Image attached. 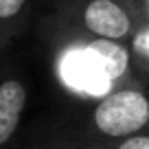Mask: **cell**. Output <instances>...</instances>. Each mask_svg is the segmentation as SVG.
<instances>
[{
    "label": "cell",
    "mask_w": 149,
    "mask_h": 149,
    "mask_svg": "<svg viewBox=\"0 0 149 149\" xmlns=\"http://www.w3.org/2000/svg\"><path fill=\"white\" fill-rule=\"evenodd\" d=\"M26 86L20 77L0 79V149H9L26 110Z\"/></svg>",
    "instance_id": "277c9868"
},
{
    "label": "cell",
    "mask_w": 149,
    "mask_h": 149,
    "mask_svg": "<svg viewBox=\"0 0 149 149\" xmlns=\"http://www.w3.org/2000/svg\"><path fill=\"white\" fill-rule=\"evenodd\" d=\"M59 15L66 26L97 40L130 44L136 33L130 0H64Z\"/></svg>",
    "instance_id": "3957f363"
},
{
    "label": "cell",
    "mask_w": 149,
    "mask_h": 149,
    "mask_svg": "<svg viewBox=\"0 0 149 149\" xmlns=\"http://www.w3.org/2000/svg\"><path fill=\"white\" fill-rule=\"evenodd\" d=\"M149 125V97L143 88L130 84L118 86L94 101L84 118L77 138L79 149H88L92 140L116 143L132 134H138Z\"/></svg>",
    "instance_id": "6da1fadb"
},
{
    "label": "cell",
    "mask_w": 149,
    "mask_h": 149,
    "mask_svg": "<svg viewBox=\"0 0 149 149\" xmlns=\"http://www.w3.org/2000/svg\"><path fill=\"white\" fill-rule=\"evenodd\" d=\"M53 64H55L59 84L72 97L97 101L110 90H114L107 81L103 64L99 61L97 53L90 44V37L74 29H70L68 35L57 40Z\"/></svg>",
    "instance_id": "7a4b0ae2"
},
{
    "label": "cell",
    "mask_w": 149,
    "mask_h": 149,
    "mask_svg": "<svg viewBox=\"0 0 149 149\" xmlns=\"http://www.w3.org/2000/svg\"><path fill=\"white\" fill-rule=\"evenodd\" d=\"M130 7L136 18V31L149 29V0H130Z\"/></svg>",
    "instance_id": "ba28073f"
},
{
    "label": "cell",
    "mask_w": 149,
    "mask_h": 149,
    "mask_svg": "<svg viewBox=\"0 0 149 149\" xmlns=\"http://www.w3.org/2000/svg\"><path fill=\"white\" fill-rule=\"evenodd\" d=\"M97 149H149V134L147 132H138V134H132L127 138L116 140V143L101 145Z\"/></svg>",
    "instance_id": "52a82bcc"
},
{
    "label": "cell",
    "mask_w": 149,
    "mask_h": 149,
    "mask_svg": "<svg viewBox=\"0 0 149 149\" xmlns=\"http://www.w3.org/2000/svg\"><path fill=\"white\" fill-rule=\"evenodd\" d=\"M35 0H0V51L24 31Z\"/></svg>",
    "instance_id": "5b68a950"
},
{
    "label": "cell",
    "mask_w": 149,
    "mask_h": 149,
    "mask_svg": "<svg viewBox=\"0 0 149 149\" xmlns=\"http://www.w3.org/2000/svg\"><path fill=\"white\" fill-rule=\"evenodd\" d=\"M147 97H149V92H147Z\"/></svg>",
    "instance_id": "9c48e42d"
},
{
    "label": "cell",
    "mask_w": 149,
    "mask_h": 149,
    "mask_svg": "<svg viewBox=\"0 0 149 149\" xmlns=\"http://www.w3.org/2000/svg\"><path fill=\"white\" fill-rule=\"evenodd\" d=\"M130 51H132V59L138 61V64L149 66V29H138L132 37V44H130Z\"/></svg>",
    "instance_id": "8992f818"
}]
</instances>
